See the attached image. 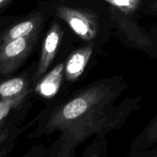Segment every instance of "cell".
Listing matches in <instances>:
<instances>
[{
    "instance_id": "cell-1",
    "label": "cell",
    "mask_w": 157,
    "mask_h": 157,
    "mask_svg": "<svg viewBox=\"0 0 157 157\" xmlns=\"http://www.w3.org/2000/svg\"><path fill=\"white\" fill-rule=\"evenodd\" d=\"M127 84L121 77L101 79L57 106L40 123L34 136L58 133L52 146L57 157H71L83 142L93 136L103 137L121 128L138 110L141 97L121 101Z\"/></svg>"
},
{
    "instance_id": "cell-2",
    "label": "cell",
    "mask_w": 157,
    "mask_h": 157,
    "mask_svg": "<svg viewBox=\"0 0 157 157\" xmlns=\"http://www.w3.org/2000/svg\"><path fill=\"white\" fill-rule=\"evenodd\" d=\"M54 11L55 15L65 21L83 40L91 41L98 35L99 21L94 12L62 4L55 5Z\"/></svg>"
},
{
    "instance_id": "cell-3",
    "label": "cell",
    "mask_w": 157,
    "mask_h": 157,
    "mask_svg": "<svg viewBox=\"0 0 157 157\" xmlns=\"http://www.w3.org/2000/svg\"><path fill=\"white\" fill-rule=\"evenodd\" d=\"M38 33L0 44V76L13 73L32 51Z\"/></svg>"
},
{
    "instance_id": "cell-4",
    "label": "cell",
    "mask_w": 157,
    "mask_h": 157,
    "mask_svg": "<svg viewBox=\"0 0 157 157\" xmlns=\"http://www.w3.org/2000/svg\"><path fill=\"white\" fill-rule=\"evenodd\" d=\"M62 35L63 31L61 26L57 22L52 23L43 42L39 62L32 78L34 84L38 83V81L44 76L51 63L55 58L61 44Z\"/></svg>"
},
{
    "instance_id": "cell-5",
    "label": "cell",
    "mask_w": 157,
    "mask_h": 157,
    "mask_svg": "<svg viewBox=\"0 0 157 157\" xmlns=\"http://www.w3.org/2000/svg\"><path fill=\"white\" fill-rule=\"evenodd\" d=\"M44 16L41 12H35L0 34V44L38 33L44 23Z\"/></svg>"
},
{
    "instance_id": "cell-6",
    "label": "cell",
    "mask_w": 157,
    "mask_h": 157,
    "mask_svg": "<svg viewBox=\"0 0 157 157\" xmlns=\"http://www.w3.org/2000/svg\"><path fill=\"white\" fill-rule=\"evenodd\" d=\"M93 52V44H87L71 54L64 65V75L68 81H74L83 74Z\"/></svg>"
},
{
    "instance_id": "cell-7",
    "label": "cell",
    "mask_w": 157,
    "mask_h": 157,
    "mask_svg": "<svg viewBox=\"0 0 157 157\" xmlns=\"http://www.w3.org/2000/svg\"><path fill=\"white\" fill-rule=\"evenodd\" d=\"M64 71V64H58L38 81L35 91L44 98H52L59 90Z\"/></svg>"
},
{
    "instance_id": "cell-8",
    "label": "cell",
    "mask_w": 157,
    "mask_h": 157,
    "mask_svg": "<svg viewBox=\"0 0 157 157\" xmlns=\"http://www.w3.org/2000/svg\"><path fill=\"white\" fill-rule=\"evenodd\" d=\"M27 82L22 77H18L0 83V100H15L27 94Z\"/></svg>"
},
{
    "instance_id": "cell-9",
    "label": "cell",
    "mask_w": 157,
    "mask_h": 157,
    "mask_svg": "<svg viewBox=\"0 0 157 157\" xmlns=\"http://www.w3.org/2000/svg\"><path fill=\"white\" fill-rule=\"evenodd\" d=\"M157 144V114L138 135L132 145L135 152L144 151Z\"/></svg>"
},
{
    "instance_id": "cell-10",
    "label": "cell",
    "mask_w": 157,
    "mask_h": 157,
    "mask_svg": "<svg viewBox=\"0 0 157 157\" xmlns=\"http://www.w3.org/2000/svg\"><path fill=\"white\" fill-rule=\"evenodd\" d=\"M24 98H21L15 100H0V122L5 121V118L9 115L11 110L19 105Z\"/></svg>"
},
{
    "instance_id": "cell-11",
    "label": "cell",
    "mask_w": 157,
    "mask_h": 157,
    "mask_svg": "<svg viewBox=\"0 0 157 157\" xmlns=\"http://www.w3.org/2000/svg\"><path fill=\"white\" fill-rule=\"evenodd\" d=\"M140 9L145 15L157 17V0H141Z\"/></svg>"
},
{
    "instance_id": "cell-12",
    "label": "cell",
    "mask_w": 157,
    "mask_h": 157,
    "mask_svg": "<svg viewBox=\"0 0 157 157\" xmlns=\"http://www.w3.org/2000/svg\"><path fill=\"white\" fill-rule=\"evenodd\" d=\"M149 37L151 41V47L147 51L150 55L157 58V25L153 26L149 32Z\"/></svg>"
},
{
    "instance_id": "cell-13",
    "label": "cell",
    "mask_w": 157,
    "mask_h": 157,
    "mask_svg": "<svg viewBox=\"0 0 157 157\" xmlns=\"http://www.w3.org/2000/svg\"><path fill=\"white\" fill-rule=\"evenodd\" d=\"M10 135V129L6 121L0 122V145L7 140Z\"/></svg>"
},
{
    "instance_id": "cell-14",
    "label": "cell",
    "mask_w": 157,
    "mask_h": 157,
    "mask_svg": "<svg viewBox=\"0 0 157 157\" xmlns=\"http://www.w3.org/2000/svg\"><path fill=\"white\" fill-rule=\"evenodd\" d=\"M15 0H0V12L9 7Z\"/></svg>"
},
{
    "instance_id": "cell-15",
    "label": "cell",
    "mask_w": 157,
    "mask_h": 157,
    "mask_svg": "<svg viewBox=\"0 0 157 157\" xmlns=\"http://www.w3.org/2000/svg\"><path fill=\"white\" fill-rule=\"evenodd\" d=\"M91 157H99V156H98V154H97V153H95V154H94L93 156H92Z\"/></svg>"
},
{
    "instance_id": "cell-16",
    "label": "cell",
    "mask_w": 157,
    "mask_h": 157,
    "mask_svg": "<svg viewBox=\"0 0 157 157\" xmlns=\"http://www.w3.org/2000/svg\"><path fill=\"white\" fill-rule=\"evenodd\" d=\"M107 1H108V2H110V0H107Z\"/></svg>"
}]
</instances>
